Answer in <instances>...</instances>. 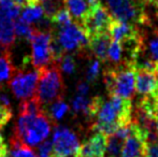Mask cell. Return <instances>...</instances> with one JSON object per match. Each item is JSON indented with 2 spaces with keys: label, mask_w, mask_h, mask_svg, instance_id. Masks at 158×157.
Masks as SVG:
<instances>
[{
  "label": "cell",
  "mask_w": 158,
  "mask_h": 157,
  "mask_svg": "<svg viewBox=\"0 0 158 157\" xmlns=\"http://www.w3.org/2000/svg\"><path fill=\"white\" fill-rule=\"evenodd\" d=\"M155 130H156V134L158 136V118L155 119Z\"/></svg>",
  "instance_id": "37"
},
{
  "label": "cell",
  "mask_w": 158,
  "mask_h": 157,
  "mask_svg": "<svg viewBox=\"0 0 158 157\" xmlns=\"http://www.w3.org/2000/svg\"><path fill=\"white\" fill-rule=\"evenodd\" d=\"M59 43L66 52H81L88 48V37L84 29L77 22L60 29H55Z\"/></svg>",
  "instance_id": "7"
},
{
  "label": "cell",
  "mask_w": 158,
  "mask_h": 157,
  "mask_svg": "<svg viewBox=\"0 0 158 157\" xmlns=\"http://www.w3.org/2000/svg\"><path fill=\"white\" fill-rule=\"evenodd\" d=\"M51 22H52L53 27L55 29H60V28H64L66 26L70 25L73 21H72V16L68 12V10L66 8H63L51 19Z\"/></svg>",
  "instance_id": "26"
},
{
  "label": "cell",
  "mask_w": 158,
  "mask_h": 157,
  "mask_svg": "<svg viewBox=\"0 0 158 157\" xmlns=\"http://www.w3.org/2000/svg\"><path fill=\"white\" fill-rule=\"evenodd\" d=\"M104 1L113 19L143 25L148 22L142 0H100Z\"/></svg>",
  "instance_id": "5"
},
{
  "label": "cell",
  "mask_w": 158,
  "mask_h": 157,
  "mask_svg": "<svg viewBox=\"0 0 158 157\" xmlns=\"http://www.w3.org/2000/svg\"><path fill=\"white\" fill-rule=\"evenodd\" d=\"M137 70L132 65L124 64L104 71V83L109 95L130 99L135 89Z\"/></svg>",
  "instance_id": "3"
},
{
  "label": "cell",
  "mask_w": 158,
  "mask_h": 157,
  "mask_svg": "<svg viewBox=\"0 0 158 157\" xmlns=\"http://www.w3.org/2000/svg\"><path fill=\"white\" fill-rule=\"evenodd\" d=\"M135 89L140 95H150L158 89V76L155 71L138 70L135 76Z\"/></svg>",
  "instance_id": "14"
},
{
  "label": "cell",
  "mask_w": 158,
  "mask_h": 157,
  "mask_svg": "<svg viewBox=\"0 0 158 157\" xmlns=\"http://www.w3.org/2000/svg\"><path fill=\"white\" fill-rule=\"evenodd\" d=\"M19 110V114H27V115H39V114L45 113L43 105H41L35 95L31 98L22 100Z\"/></svg>",
  "instance_id": "19"
},
{
  "label": "cell",
  "mask_w": 158,
  "mask_h": 157,
  "mask_svg": "<svg viewBox=\"0 0 158 157\" xmlns=\"http://www.w3.org/2000/svg\"><path fill=\"white\" fill-rule=\"evenodd\" d=\"M14 31L16 37L30 41V38L32 36L33 27L31 26V24L26 22L22 17H16L14 19Z\"/></svg>",
  "instance_id": "24"
},
{
  "label": "cell",
  "mask_w": 158,
  "mask_h": 157,
  "mask_svg": "<svg viewBox=\"0 0 158 157\" xmlns=\"http://www.w3.org/2000/svg\"><path fill=\"white\" fill-rule=\"evenodd\" d=\"M153 132V131H152ZM148 131L139 126L135 122L129 125V134L125 139L122 157H144V147L146 144V137Z\"/></svg>",
  "instance_id": "11"
},
{
  "label": "cell",
  "mask_w": 158,
  "mask_h": 157,
  "mask_svg": "<svg viewBox=\"0 0 158 157\" xmlns=\"http://www.w3.org/2000/svg\"><path fill=\"white\" fill-rule=\"evenodd\" d=\"M38 81L35 96L42 105H48L57 99H61L64 95V81L57 63H52L48 67L38 70Z\"/></svg>",
  "instance_id": "4"
},
{
  "label": "cell",
  "mask_w": 158,
  "mask_h": 157,
  "mask_svg": "<svg viewBox=\"0 0 158 157\" xmlns=\"http://www.w3.org/2000/svg\"><path fill=\"white\" fill-rule=\"evenodd\" d=\"M122 57H123V48H122L121 42L113 40L109 46L106 59L115 65H118L122 61Z\"/></svg>",
  "instance_id": "27"
},
{
  "label": "cell",
  "mask_w": 158,
  "mask_h": 157,
  "mask_svg": "<svg viewBox=\"0 0 158 157\" xmlns=\"http://www.w3.org/2000/svg\"><path fill=\"white\" fill-rule=\"evenodd\" d=\"M144 157H158V139L146 142L144 147Z\"/></svg>",
  "instance_id": "32"
},
{
  "label": "cell",
  "mask_w": 158,
  "mask_h": 157,
  "mask_svg": "<svg viewBox=\"0 0 158 157\" xmlns=\"http://www.w3.org/2000/svg\"><path fill=\"white\" fill-rule=\"evenodd\" d=\"M13 1H14L16 4H19V6H21L22 8L26 6H27V3H28V0H13Z\"/></svg>",
  "instance_id": "36"
},
{
  "label": "cell",
  "mask_w": 158,
  "mask_h": 157,
  "mask_svg": "<svg viewBox=\"0 0 158 157\" xmlns=\"http://www.w3.org/2000/svg\"><path fill=\"white\" fill-rule=\"evenodd\" d=\"M51 122L45 113L39 115L19 114L15 125L14 137L29 147L39 145L48 137Z\"/></svg>",
  "instance_id": "2"
},
{
  "label": "cell",
  "mask_w": 158,
  "mask_h": 157,
  "mask_svg": "<svg viewBox=\"0 0 158 157\" xmlns=\"http://www.w3.org/2000/svg\"><path fill=\"white\" fill-rule=\"evenodd\" d=\"M72 109L74 113H82L87 118L95 116V102L94 98L88 99L85 96L77 95L72 100Z\"/></svg>",
  "instance_id": "18"
},
{
  "label": "cell",
  "mask_w": 158,
  "mask_h": 157,
  "mask_svg": "<svg viewBox=\"0 0 158 157\" xmlns=\"http://www.w3.org/2000/svg\"><path fill=\"white\" fill-rule=\"evenodd\" d=\"M0 105H3L6 107H10L11 108V100L9 98V96L6 94L4 92L0 90Z\"/></svg>",
  "instance_id": "35"
},
{
  "label": "cell",
  "mask_w": 158,
  "mask_h": 157,
  "mask_svg": "<svg viewBox=\"0 0 158 157\" xmlns=\"http://www.w3.org/2000/svg\"><path fill=\"white\" fill-rule=\"evenodd\" d=\"M112 21L113 16L110 11L102 4V2H100L89 11L80 25L89 38L97 34L108 32Z\"/></svg>",
  "instance_id": "9"
},
{
  "label": "cell",
  "mask_w": 158,
  "mask_h": 157,
  "mask_svg": "<svg viewBox=\"0 0 158 157\" xmlns=\"http://www.w3.org/2000/svg\"><path fill=\"white\" fill-rule=\"evenodd\" d=\"M51 157H55V156H51Z\"/></svg>",
  "instance_id": "40"
},
{
  "label": "cell",
  "mask_w": 158,
  "mask_h": 157,
  "mask_svg": "<svg viewBox=\"0 0 158 157\" xmlns=\"http://www.w3.org/2000/svg\"><path fill=\"white\" fill-rule=\"evenodd\" d=\"M100 2V0H64V8L77 24H81L89 11Z\"/></svg>",
  "instance_id": "13"
},
{
  "label": "cell",
  "mask_w": 158,
  "mask_h": 157,
  "mask_svg": "<svg viewBox=\"0 0 158 157\" xmlns=\"http://www.w3.org/2000/svg\"><path fill=\"white\" fill-rule=\"evenodd\" d=\"M11 154L13 157H35L31 147L15 137L11 139Z\"/></svg>",
  "instance_id": "21"
},
{
  "label": "cell",
  "mask_w": 158,
  "mask_h": 157,
  "mask_svg": "<svg viewBox=\"0 0 158 157\" xmlns=\"http://www.w3.org/2000/svg\"><path fill=\"white\" fill-rule=\"evenodd\" d=\"M155 72H156V74L158 76V63L156 64V67H155Z\"/></svg>",
  "instance_id": "38"
},
{
  "label": "cell",
  "mask_w": 158,
  "mask_h": 157,
  "mask_svg": "<svg viewBox=\"0 0 158 157\" xmlns=\"http://www.w3.org/2000/svg\"><path fill=\"white\" fill-rule=\"evenodd\" d=\"M144 50L148 51V54H145L150 59H152L154 63H158V32L156 31L148 42V48L144 45ZM145 53V52H144Z\"/></svg>",
  "instance_id": "28"
},
{
  "label": "cell",
  "mask_w": 158,
  "mask_h": 157,
  "mask_svg": "<svg viewBox=\"0 0 158 157\" xmlns=\"http://www.w3.org/2000/svg\"><path fill=\"white\" fill-rule=\"evenodd\" d=\"M53 154L55 157H69L74 155L80 147L77 136L64 126H56L53 134Z\"/></svg>",
  "instance_id": "10"
},
{
  "label": "cell",
  "mask_w": 158,
  "mask_h": 157,
  "mask_svg": "<svg viewBox=\"0 0 158 157\" xmlns=\"http://www.w3.org/2000/svg\"><path fill=\"white\" fill-rule=\"evenodd\" d=\"M106 153V136L95 132L89 139L80 144L74 157H104Z\"/></svg>",
  "instance_id": "12"
},
{
  "label": "cell",
  "mask_w": 158,
  "mask_h": 157,
  "mask_svg": "<svg viewBox=\"0 0 158 157\" xmlns=\"http://www.w3.org/2000/svg\"><path fill=\"white\" fill-rule=\"evenodd\" d=\"M51 31H41L33 27L32 36L30 38L31 43V64L35 70L48 67L53 63L50 52Z\"/></svg>",
  "instance_id": "6"
},
{
  "label": "cell",
  "mask_w": 158,
  "mask_h": 157,
  "mask_svg": "<svg viewBox=\"0 0 158 157\" xmlns=\"http://www.w3.org/2000/svg\"><path fill=\"white\" fill-rule=\"evenodd\" d=\"M100 72V60L99 59H94L90 61L89 66L87 68V72H86V80L88 83L94 82L97 79L98 74Z\"/></svg>",
  "instance_id": "30"
},
{
  "label": "cell",
  "mask_w": 158,
  "mask_h": 157,
  "mask_svg": "<svg viewBox=\"0 0 158 157\" xmlns=\"http://www.w3.org/2000/svg\"><path fill=\"white\" fill-rule=\"evenodd\" d=\"M42 9L44 11V15L48 19H52L59 10L64 8V0H39Z\"/></svg>",
  "instance_id": "25"
},
{
  "label": "cell",
  "mask_w": 158,
  "mask_h": 157,
  "mask_svg": "<svg viewBox=\"0 0 158 157\" xmlns=\"http://www.w3.org/2000/svg\"><path fill=\"white\" fill-rule=\"evenodd\" d=\"M48 107V118L55 122L60 121L69 111V105L63 100V98L53 101Z\"/></svg>",
  "instance_id": "20"
},
{
  "label": "cell",
  "mask_w": 158,
  "mask_h": 157,
  "mask_svg": "<svg viewBox=\"0 0 158 157\" xmlns=\"http://www.w3.org/2000/svg\"><path fill=\"white\" fill-rule=\"evenodd\" d=\"M109 32H110V36L113 40L123 42L127 39L131 38V37L135 36L139 32V30L137 29V27L133 24L113 19L112 23L109 27Z\"/></svg>",
  "instance_id": "16"
},
{
  "label": "cell",
  "mask_w": 158,
  "mask_h": 157,
  "mask_svg": "<svg viewBox=\"0 0 158 157\" xmlns=\"http://www.w3.org/2000/svg\"><path fill=\"white\" fill-rule=\"evenodd\" d=\"M59 63H60V70H63L64 73L71 74L75 71L77 65H75V60L72 57V55L64 54Z\"/></svg>",
  "instance_id": "29"
},
{
  "label": "cell",
  "mask_w": 158,
  "mask_h": 157,
  "mask_svg": "<svg viewBox=\"0 0 158 157\" xmlns=\"http://www.w3.org/2000/svg\"><path fill=\"white\" fill-rule=\"evenodd\" d=\"M43 15L44 11L41 4L24 6V10L22 11V19H25L29 24H35L43 17Z\"/></svg>",
  "instance_id": "23"
},
{
  "label": "cell",
  "mask_w": 158,
  "mask_h": 157,
  "mask_svg": "<svg viewBox=\"0 0 158 157\" xmlns=\"http://www.w3.org/2000/svg\"><path fill=\"white\" fill-rule=\"evenodd\" d=\"M128 134L129 125L118 128L114 134L106 136V153L109 157H117L121 155L124 142Z\"/></svg>",
  "instance_id": "17"
},
{
  "label": "cell",
  "mask_w": 158,
  "mask_h": 157,
  "mask_svg": "<svg viewBox=\"0 0 158 157\" xmlns=\"http://www.w3.org/2000/svg\"><path fill=\"white\" fill-rule=\"evenodd\" d=\"M15 68L11 63L10 53L0 54V83L9 81L13 73L15 72Z\"/></svg>",
  "instance_id": "22"
},
{
  "label": "cell",
  "mask_w": 158,
  "mask_h": 157,
  "mask_svg": "<svg viewBox=\"0 0 158 157\" xmlns=\"http://www.w3.org/2000/svg\"><path fill=\"white\" fill-rule=\"evenodd\" d=\"M111 36L108 32H101L88 38V48L100 61H106L108 50L111 44Z\"/></svg>",
  "instance_id": "15"
},
{
  "label": "cell",
  "mask_w": 158,
  "mask_h": 157,
  "mask_svg": "<svg viewBox=\"0 0 158 157\" xmlns=\"http://www.w3.org/2000/svg\"><path fill=\"white\" fill-rule=\"evenodd\" d=\"M11 118H12V109L10 107L0 105V128L8 124Z\"/></svg>",
  "instance_id": "33"
},
{
  "label": "cell",
  "mask_w": 158,
  "mask_h": 157,
  "mask_svg": "<svg viewBox=\"0 0 158 157\" xmlns=\"http://www.w3.org/2000/svg\"><path fill=\"white\" fill-rule=\"evenodd\" d=\"M95 98L96 122L92 130L106 136L114 134L118 128L130 125L132 122V103L130 99L109 95L108 99L101 96Z\"/></svg>",
  "instance_id": "1"
},
{
  "label": "cell",
  "mask_w": 158,
  "mask_h": 157,
  "mask_svg": "<svg viewBox=\"0 0 158 157\" xmlns=\"http://www.w3.org/2000/svg\"><path fill=\"white\" fill-rule=\"evenodd\" d=\"M77 95H82V96H86L89 92V83L88 82H81L77 84Z\"/></svg>",
  "instance_id": "34"
},
{
  "label": "cell",
  "mask_w": 158,
  "mask_h": 157,
  "mask_svg": "<svg viewBox=\"0 0 158 157\" xmlns=\"http://www.w3.org/2000/svg\"><path fill=\"white\" fill-rule=\"evenodd\" d=\"M38 81H39L38 70L27 72L15 70L13 76L8 81V84L15 98L19 100H25L35 95Z\"/></svg>",
  "instance_id": "8"
},
{
  "label": "cell",
  "mask_w": 158,
  "mask_h": 157,
  "mask_svg": "<svg viewBox=\"0 0 158 157\" xmlns=\"http://www.w3.org/2000/svg\"><path fill=\"white\" fill-rule=\"evenodd\" d=\"M38 152L39 156L51 157L53 154V142L50 140H43L38 145Z\"/></svg>",
  "instance_id": "31"
},
{
  "label": "cell",
  "mask_w": 158,
  "mask_h": 157,
  "mask_svg": "<svg viewBox=\"0 0 158 157\" xmlns=\"http://www.w3.org/2000/svg\"><path fill=\"white\" fill-rule=\"evenodd\" d=\"M38 157H46V156H38Z\"/></svg>",
  "instance_id": "39"
}]
</instances>
